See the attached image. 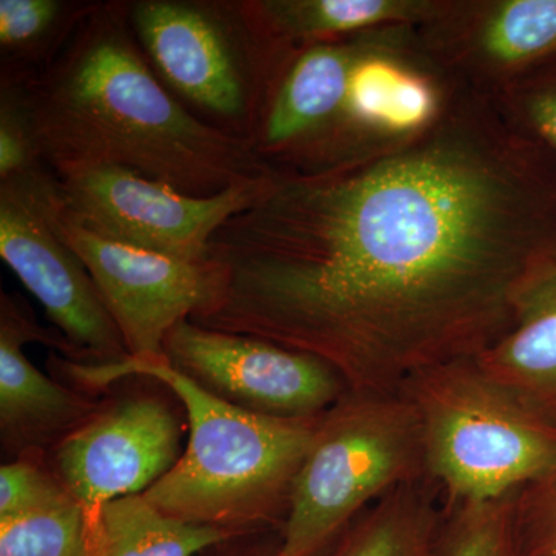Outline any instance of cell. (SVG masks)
Instances as JSON below:
<instances>
[{"mask_svg":"<svg viewBox=\"0 0 556 556\" xmlns=\"http://www.w3.org/2000/svg\"><path fill=\"white\" fill-rule=\"evenodd\" d=\"M208 258L222 291L190 321L320 358L346 393H397L495 345L526 289L556 270V163L464 89L404 148L274 174Z\"/></svg>","mask_w":556,"mask_h":556,"instance_id":"obj_1","label":"cell"},{"mask_svg":"<svg viewBox=\"0 0 556 556\" xmlns=\"http://www.w3.org/2000/svg\"><path fill=\"white\" fill-rule=\"evenodd\" d=\"M511 519L519 556H556V467L515 493Z\"/></svg>","mask_w":556,"mask_h":556,"instance_id":"obj_24","label":"cell"},{"mask_svg":"<svg viewBox=\"0 0 556 556\" xmlns=\"http://www.w3.org/2000/svg\"><path fill=\"white\" fill-rule=\"evenodd\" d=\"M178 426L166 405L130 399L90 419L61 442V484L86 517L110 501L142 495L177 464Z\"/></svg>","mask_w":556,"mask_h":556,"instance_id":"obj_13","label":"cell"},{"mask_svg":"<svg viewBox=\"0 0 556 556\" xmlns=\"http://www.w3.org/2000/svg\"><path fill=\"white\" fill-rule=\"evenodd\" d=\"M514 496L481 504H452L448 556H519Z\"/></svg>","mask_w":556,"mask_h":556,"instance_id":"obj_22","label":"cell"},{"mask_svg":"<svg viewBox=\"0 0 556 556\" xmlns=\"http://www.w3.org/2000/svg\"><path fill=\"white\" fill-rule=\"evenodd\" d=\"M43 169L24 84L0 83V181Z\"/></svg>","mask_w":556,"mask_h":556,"instance_id":"obj_23","label":"cell"},{"mask_svg":"<svg viewBox=\"0 0 556 556\" xmlns=\"http://www.w3.org/2000/svg\"><path fill=\"white\" fill-rule=\"evenodd\" d=\"M53 217L93 278L129 357L164 356L172 329L217 302L223 273L214 260L189 262L102 239L60 217L54 204Z\"/></svg>","mask_w":556,"mask_h":556,"instance_id":"obj_10","label":"cell"},{"mask_svg":"<svg viewBox=\"0 0 556 556\" xmlns=\"http://www.w3.org/2000/svg\"><path fill=\"white\" fill-rule=\"evenodd\" d=\"M54 174L47 169L0 181V257L46 309L70 350L115 364L129 357L78 254L58 232Z\"/></svg>","mask_w":556,"mask_h":556,"instance_id":"obj_9","label":"cell"},{"mask_svg":"<svg viewBox=\"0 0 556 556\" xmlns=\"http://www.w3.org/2000/svg\"><path fill=\"white\" fill-rule=\"evenodd\" d=\"M93 3L0 0L2 83L24 84L42 72Z\"/></svg>","mask_w":556,"mask_h":556,"instance_id":"obj_19","label":"cell"},{"mask_svg":"<svg viewBox=\"0 0 556 556\" xmlns=\"http://www.w3.org/2000/svg\"><path fill=\"white\" fill-rule=\"evenodd\" d=\"M239 533L170 517L144 495L124 496L86 517L83 556H195Z\"/></svg>","mask_w":556,"mask_h":556,"instance_id":"obj_18","label":"cell"},{"mask_svg":"<svg viewBox=\"0 0 556 556\" xmlns=\"http://www.w3.org/2000/svg\"><path fill=\"white\" fill-rule=\"evenodd\" d=\"M444 0H240L266 46L309 42L430 21Z\"/></svg>","mask_w":556,"mask_h":556,"instance_id":"obj_16","label":"cell"},{"mask_svg":"<svg viewBox=\"0 0 556 556\" xmlns=\"http://www.w3.org/2000/svg\"><path fill=\"white\" fill-rule=\"evenodd\" d=\"M24 90L51 172L121 167L192 197L273 175L247 139L208 126L164 87L139 49L123 0L94 2Z\"/></svg>","mask_w":556,"mask_h":556,"instance_id":"obj_2","label":"cell"},{"mask_svg":"<svg viewBox=\"0 0 556 556\" xmlns=\"http://www.w3.org/2000/svg\"><path fill=\"white\" fill-rule=\"evenodd\" d=\"M164 356L215 396L260 415L316 417L346 393L338 372L320 358L190 320L167 334Z\"/></svg>","mask_w":556,"mask_h":556,"instance_id":"obj_11","label":"cell"},{"mask_svg":"<svg viewBox=\"0 0 556 556\" xmlns=\"http://www.w3.org/2000/svg\"><path fill=\"white\" fill-rule=\"evenodd\" d=\"M229 556H277V544L273 547L252 548V551L239 552V554H232Z\"/></svg>","mask_w":556,"mask_h":556,"instance_id":"obj_26","label":"cell"},{"mask_svg":"<svg viewBox=\"0 0 556 556\" xmlns=\"http://www.w3.org/2000/svg\"><path fill=\"white\" fill-rule=\"evenodd\" d=\"M86 514L68 492L46 506L0 519V556H83Z\"/></svg>","mask_w":556,"mask_h":556,"instance_id":"obj_20","label":"cell"},{"mask_svg":"<svg viewBox=\"0 0 556 556\" xmlns=\"http://www.w3.org/2000/svg\"><path fill=\"white\" fill-rule=\"evenodd\" d=\"M139 49L161 83L208 126L249 141L273 47L240 0H126Z\"/></svg>","mask_w":556,"mask_h":556,"instance_id":"obj_6","label":"cell"},{"mask_svg":"<svg viewBox=\"0 0 556 556\" xmlns=\"http://www.w3.org/2000/svg\"><path fill=\"white\" fill-rule=\"evenodd\" d=\"M416 33L453 83L492 97L556 61V0H444Z\"/></svg>","mask_w":556,"mask_h":556,"instance_id":"obj_12","label":"cell"},{"mask_svg":"<svg viewBox=\"0 0 556 556\" xmlns=\"http://www.w3.org/2000/svg\"><path fill=\"white\" fill-rule=\"evenodd\" d=\"M67 490L31 464L14 463L0 468V519L17 517L46 506Z\"/></svg>","mask_w":556,"mask_h":556,"instance_id":"obj_25","label":"cell"},{"mask_svg":"<svg viewBox=\"0 0 556 556\" xmlns=\"http://www.w3.org/2000/svg\"><path fill=\"white\" fill-rule=\"evenodd\" d=\"M490 98L515 129L556 163V61L532 70Z\"/></svg>","mask_w":556,"mask_h":556,"instance_id":"obj_21","label":"cell"},{"mask_svg":"<svg viewBox=\"0 0 556 556\" xmlns=\"http://www.w3.org/2000/svg\"><path fill=\"white\" fill-rule=\"evenodd\" d=\"M452 504L428 475L365 508L317 556H448Z\"/></svg>","mask_w":556,"mask_h":556,"instance_id":"obj_14","label":"cell"},{"mask_svg":"<svg viewBox=\"0 0 556 556\" xmlns=\"http://www.w3.org/2000/svg\"><path fill=\"white\" fill-rule=\"evenodd\" d=\"M60 217L102 239L167 257L206 262L211 240L252 203L268 178L214 197H192L113 166H68L53 172Z\"/></svg>","mask_w":556,"mask_h":556,"instance_id":"obj_7","label":"cell"},{"mask_svg":"<svg viewBox=\"0 0 556 556\" xmlns=\"http://www.w3.org/2000/svg\"><path fill=\"white\" fill-rule=\"evenodd\" d=\"M28 340H43L46 332L2 295L0 317V426L10 438L35 439L83 419L90 405L67 388L47 378L25 357Z\"/></svg>","mask_w":556,"mask_h":556,"instance_id":"obj_17","label":"cell"},{"mask_svg":"<svg viewBox=\"0 0 556 556\" xmlns=\"http://www.w3.org/2000/svg\"><path fill=\"white\" fill-rule=\"evenodd\" d=\"M428 477L422 427L397 393H345L318 419L292 482L277 556H317L365 508Z\"/></svg>","mask_w":556,"mask_h":556,"instance_id":"obj_5","label":"cell"},{"mask_svg":"<svg viewBox=\"0 0 556 556\" xmlns=\"http://www.w3.org/2000/svg\"><path fill=\"white\" fill-rule=\"evenodd\" d=\"M477 361L486 375L556 427V270L526 289L514 327Z\"/></svg>","mask_w":556,"mask_h":556,"instance_id":"obj_15","label":"cell"},{"mask_svg":"<svg viewBox=\"0 0 556 556\" xmlns=\"http://www.w3.org/2000/svg\"><path fill=\"white\" fill-rule=\"evenodd\" d=\"M371 31L273 46L249 135L255 155L273 174L313 175L338 167L351 76Z\"/></svg>","mask_w":556,"mask_h":556,"instance_id":"obj_8","label":"cell"},{"mask_svg":"<svg viewBox=\"0 0 556 556\" xmlns=\"http://www.w3.org/2000/svg\"><path fill=\"white\" fill-rule=\"evenodd\" d=\"M401 393L419 416L428 475L450 504L503 500L556 467V427L477 358L422 369Z\"/></svg>","mask_w":556,"mask_h":556,"instance_id":"obj_4","label":"cell"},{"mask_svg":"<svg viewBox=\"0 0 556 556\" xmlns=\"http://www.w3.org/2000/svg\"><path fill=\"white\" fill-rule=\"evenodd\" d=\"M70 378L105 387L127 376L159 380L188 412L190 438L177 464L142 493L182 521L239 527L287 517L289 493L316 437V417H277L237 407L215 396L167 361L127 357L115 364H72Z\"/></svg>","mask_w":556,"mask_h":556,"instance_id":"obj_3","label":"cell"}]
</instances>
